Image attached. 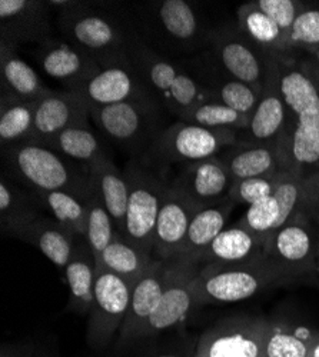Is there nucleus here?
I'll list each match as a JSON object with an SVG mask.
<instances>
[{"label":"nucleus","mask_w":319,"mask_h":357,"mask_svg":"<svg viewBox=\"0 0 319 357\" xmlns=\"http://www.w3.org/2000/svg\"><path fill=\"white\" fill-rule=\"evenodd\" d=\"M209 43L225 75L249 84L259 95L264 93L272 77L276 56L256 46L241 31L212 33Z\"/></svg>","instance_id":"nucleus-9"},{"label":"nucleus","mask_w":319,"mask_h":357,"mask_svg":"<svg viewBox=\"0 0 319 357\" xmlns=\"http://www.w3.org/2000/svg\"><path fill=\"white\" fill-rule=\"evenodd\" d=\"M47 147L86 170L101 159L107 158L101 139L91 129L89 123L65 129L49 143Z\"/></svg>","instance_id":"nucleus-31"},{"label":"nucleus","mask_w":319,"mask_h":357,"mask_svg":"<svg viewBox=\"0 0 319 357\" xmlns=\"http://www.w3.org/2000/svg\"><path fill=\"white\" fill-rule=\"evenodd\" d=\"M297 280L272 264L264 253L241 264H205L199 267L193 280L195 305L242 302L259 291Z\"/></svg>","instance_id":"nucleus-3"},{"label":"nucleus","mask_w":319,"mask_h":357,"mask_svg":"<svg viewBox=\"0 0 319 357\" xmlns=\"http://www.w3.org/2000/svg\"><path fill=\"white\" fill-rule=\"evenodd\" d=\"M152 357H193V354H184V353H162V354H156Z\"/></svg>","instance_id":"nucleus-46"},{"label":"nucleus","mask_w":319,"mask_h":357,"mask_svg":"<svg viewBox=\"0 0 319 357\" xmlns=\"http://www.w3.org/2000/svg\"><path fill=\"white\" fill-rule=\"evenodd\" d=\"M311 53H312V56H313V59H315V63L319 66V47L311 50Z\"/></svg>","instance_id":"nucleus-47"},{"label":"nucleus","mask_w":319,"mask_h":357,"mask_svg":"<svg viewBox=\"0 0 319 357\" xmlns=\"http://www.w3.org/2000/svg\"><path fill=\"white\" fill-rule=\"evenodd\" d=\"M286 47H304L313 50L319 47V9L302 8L288 35Z\"/></svg>","instance_id":"nucleus-41"},{"label":"nucleus","mask_w":319,"mask_h":357,"mask_svg":"<svg viewBox=\"0 0 319 357\" xmlns=\"http://www.w3.org/2000/svg\"><path fill=\"white\" fill-rule=\"evenodd\" d=\"M275 73L288 110L278 151L286 172L305 176L306 169L319 167V82L305 66L283 63L279 56Z\"/></svg>","instance_id":"nucleus-1"},{"label":"nucleus","mask_w":319,"mask_h":357,"mask_svg":"<svg viewBox=\"0 0 319 357\" xmlns=\"http://www.w3.org/2000/svg\"><path fill=\"white\" fill-rule=\"evenodd\" d=\"M159 105L158 100H136L89 107V119L110 142L136 149L156 132Z\"/></svg>","instance_id":"nucleus-10"},{"label":"nucleus","mask_w":319,"mask_h":357,"mask_svg":"<svg viewBox=\"0 0 319 357\" xmlns=\"http://www.w3.org/2000/svg\"><path fill=\"white\" fill-rule=\"evenodd\" d=\"M3 173L34 195L72 190L88 192V170L36 142L2 147Z\"/></svg>","instance_id":"nucleus-2"},{"label":"nucleus","mask_w":319,"mask_h":357,"mask_svg":"<svg viewBox=\"0 0 319 357\" xmlns=\"http://www.w3.org/2000/svg\"><path fill=\"white\" fill-rule=\"evenodd\" d=\"M238 223L265 243L268 237L282 226L278 200L274 196H269L248 206L246 212Z\"/></svg>","instance_id":"nucleus-40"},{"label":"nucleus","mask_w":319,"mask_h":357,"mask_svg":"<svg viewBox=\"0 0 319 357\" xmlns=\"http://www.w3.org/2000/svg\"><path fill=\"white\" fill-rule=\"evenodd\" d=\"M239 31L267 53L278 56L288 50L286 36L279 26L260 10L255 2L244 5L238 10Z\"/></svg>","instance_id":"nucleus-35"},{"label":"nucleus","mask_w":319,"mask_h":357,"mask_svg":"<svg viewBox=\"0 0 319 357\" xmlns=\"http://www.w3.org/2000/svg\"><path fill=\"white\" fill-rule=\"evenodd\" d=\"M76 93L89 107L136 100H158L136 72L132 61L101 69L84 82Z\"/></svg>","instance_id":"nucleus-14"},{"label":"nucleus","mask_w":319,"mask_h":357,"mask_svg":"<svg viewBox=\"0 0 319 357\" xmlns=\"http://www.w3.org/2000/svg\"><path fill=\"white\" fill-rule=\"evenodd\" d=\"M132 286L105 269H98L94 305L89 312L88 343L96 350L107 347L126 317Z\"/></svg>","instance_id":"nucleus-12"},{"label":"nucleus","mask_w":319,"mask_h":357,"mask_svg":"<svg viewBox=\"0 0 319 357\" xmlns=\"http://www.w3.org/2000/svg\"><path fill=\"white\" fill-rule=\"evenodd\" d=\"M186 123L198 125L209 129H225V130H242L248 128L249 117H245L222 103L208 100L200 103L191 110L184 121Z\"/></svg>","instance_id":"nucleus-39"},{"label":"nucleus","mask_w":319,"mask_h":357,"mask_svg":"<svg viewBox=\"0 0 319 357\" xmlns=\"http://www.w3.org/2000/svg\"><path fill=\"white\" fill-rule=\"evenodd\" d=\"M237 140L234 130L209 129L178 121L155 140L156 158L168 163L191 165L218 156L222 149Z\"/></svg>","instance_id":"nucleus-11"},{"label":"nucleus","mask_w":319,"mask_h":357,"mask_svg":"<svg viewBox=\"0 0 319 357\" xmlns=\"http://www.w3.org/2000/svg\"><path fill=\"white\" fill-rule=\"evenodd\" d=\"M17 239L36 248L57 269L65 272L73 252L76 234L53 218L40 215L23 229Z\"/></svg>","instance_id":"nucleus-25"},{"label":"nucleus","mask_w":319,"mask_h":357,"mask_svg":"<svg viewBox=\"0 0 319 357\" xmlns=\"http://www.w3.org/2000/svg\"><path fill=\"white\" fill-rule=\"evenodd\" d=\"M32 192L20 188L10 177L2 173L0 178V227L6 236L19 237L23 229L31 225L42 213L39 200L32 197Z\"/></svg>","instance_id":"nucleus-28"},{"label":"nucleus","mask_w":319,"mask_h":357,"mask_svg":"<svg viewBox=\"0 0 319 357\" xmlns=\"http://www.w3.org/2000/svg\"><path fill=\"white\" fill-rule=\"evenodd\" d=\"M35 196L39 203L50 212L54 220L73 231L76 236H86L89 190L84 193L72 190H53Z\"/></svg>","instance_id":"nucleus-33"},{"label":"nucleus","mask_w":319,"mask_h":357,"mask_svg":"<svg viewBox=\"0 0 319 357\" xmlns=\"http://www.w3.org/2000/svg\"><path fill=\"white\" fill-rule=\"evenodd\" d=\"M221 160L226 165L234 182L286 172L276 144H248L238 151L226 152Z\"/></svg>","instance_id":"nucleus-29"},{"label":"nucleus","mask_w":319,"mask_h":357,"mask_svg":"<svg viewBox=\"0 0 319 357\" xmlns=\"http://www.w3.org/2000/svg\"><path fill=\"white\" fill-rule=\"evenodd\" d=\"M16 357H32V356L24 354V353H22V351H19V350H17V356H16Z\"/></svg>","instance_id":"nucleus-48"},{"label":"nucleus","mask_w":319,"mask_h":357,"mask_svg":"<svg viewBox=\"0 0 319 357\" xmlns=\"http://www.w3.org/2000/svg\"><path fill=\"white\" fill-rule=\"evenodd\" d=\"M288 110L279 92L275 65L272 77L249 117L245 130L249 133V144H278L285 125Z\"/></svg>","instance_id":"nucleus-24"},{"label":"nucleus","mask_w":319,"mask_h":357,"mask_svg":"<svg viewBox=\"0 0 319 357\" xmlns=\"http://www.w3.org/2000/svg\"><path fill=\"white\" fill-rule=\"evenodd\" d=\"M124 173L129 185V199L122 236L133 246L154 255L155 227L170 185L139 163H129Z\"/></svg>","instance_id":"nucleus-6"},{"label":"nucleus","mask_w":319,"mask_h":357,"mask_svg":"<svg viewBox=\"0 0 319 357\" xmlns=\"http://www.w3.org/2000/svg\"><path fill=\"white\" fill-rule=\"evenodd\" d=\"M198 207L177 188L169 186L162 200L154 236V256L172 259L181 256L191 222Z\"/></svg>","instance_id":"nucleus-19"},{"label":"nucleus","mask_w":319,"mask_h":357,"mask_svg":"<svg viewBox=\"0 0 319 357\" xmlns=\"http://www.w3.org/2000/svg\"><path fill=\"white\" fill-rule=\"evenodd\" d=\"M88 176L112 216L116 230L122 234L129 199V185L125 173L116 167L107 156L92 165L88 169Z\"/></svg>","instance_id":"nucleus-27"},{"label":"nucleus","mask_w":319,"mask_h":357,"mask_svg":"<svg viewBox=\"0 0 319 357\" xmlns=\"http://www.w3.org/2000/svg\"><path fill=\"white\" fill-rule=\"evenodd\" d=\"M156 257L152 253L144 252L116 233L109 246L102 253L98 269H105L128 282L132 287L144 275Z\"/></svg>","instance_id":"nucleus-30"},{"label":"nucleus","mask_w":319,"mask_h":357,"mask_svg":"<svg viewBox=\"0 0 319 357\" xmlns=\"http://www.w3.org/2000/svg\"><path fill=\"white\" fill-rule=\"evenodd\" d=\"M309 357H319V332L316 333V336H315V339H313Z\"/></svg>","instance_id":"nucleus-45"},{"label":"nucleus","mask_w":319,"mask_h":357,"mask_svg":"<svg viewBox=\"0 0 319 357\" xmlns=\"http://www.w3.org/2000/svg\"><path fill=\"white\" fill-rule=\"evenodd\" d=\"M271 320L238 314L219 320L200 335L193 357H265Z\"/></svg>","instance_id":"nucleus-7"},{"label":"nucleus","mask_w":319,"mask_h":357,"mask_svg":"<svg viewBox=\"0 0 319 357\" xmlns=\"http://www.w3.org/2000/svg\"><path fill=\"white\" fill-rule=\"evenodd\" d=\"M234 207L235 203L228 199L219 204L198 209L191 222L181 256L196 260L202 252L209 248L218 234L226 229L228 218Z\"/></svg>","instance_id":"nucleus-32"},{"label":"nucleus","mask_w":319,"mask_h":357,"mask_svg":"<svg viewBox=\"0 0 319 357\" xmlns=\"http://www.w3.org/2000/svg\"><path fill=\"white\" fill-rule=\"evenodd\" d=\"M199 267V261L186 256L172 259V271L166 289L155 312L144 326L142 339L152 337L178 326L188 317L191 310L196 307L193 280Z\"/></svg>","instance_id":"nucleus-13"},{"label":"nucleus","mask_w":319,"mask_h":357,"mask_svg":"<svg viewBox=\"0 0 319 357\" xmlns=\"http://www.w3.org/2000/svg\"><path fill=\"white\" fill-rule=\"evenodd\" d=\"M154 15L161 33L182 49H192L200 39L209 40L196 9L185 0L158 2L154 5Z\"/></svg>","instance_id":"nucleus-23"},{"label":"nucleus","mask_w":319,"mask_h":357,"mask_svg":"<svg viewBox=\"0 0 319 357\" xmlns=\"http://www.w3.org/2000/svg\"><path fill=\"white\" fill-rule=\"evenodd\" d=\"M265 243L239 223L222 230L196 261L205 264H241L262 255Z\"/></svg>","instance_id":"nucleus-26"},{"label":"nucleus","mask_w":319,"mask_h":357,"mask_svg":"<svg viewBox=\"0 0 319 357\" xmlns=\"http://www.w3.org/2000/svg\"><path fill=\"white\" fill-rule=\"evenodd\" d=\"M16 49L15 46L0 42V73H2L0 96L38 103L50 93L52 89H49L38 72L17 54Z\"/></svg>","instance_id":"nucleus-22"},{"label":"nucleus","mask_w":319,"mask_h":357,"mask_svg":"<svg viewBox=\"0 0 319 357\" xmlns=\"http://www.w3.org/2000/svg\"><path fill=\"white\" fill-rule=\"evenodd\" d=\"M313 220H315V227H316V261H318V272H319V200L313 209Z\"/></svg>","instance_id":"nucleus-44"},{"label":"nucleus","mask_w":319,"mask_h":357,"mask_svg":"<svg viewBox=\"0 0 319 357\" xmlns=\"http://www.w3.org/2000/svg\"><path fill=\"white\" fill-rule=\"evenodd\" d=\"M198 80L205 86L209 100L222 103L245 117H251L260 99V95L253 87L235 79L229 77L222 82H215L212 79L204 77Z\"/></svg>","instance_id":"nucleus-37"},{"label":"nucleus","mask_w":319,"mask_h":357,"mask_svg":"<svg viewBox=\"0 0 319 357\" xmlns=\"http://www.w3.org/2000/svg\"><path fill=\"white\" fill-rule=\"evenodd\" d=\"M316 333L309 327L271 320L265 357H309Z\"/></svg>","instance_id":"nucleus-36"},{"label":"nucleus","mask_w":319,"mask_h":357,"mask_svg":"<svg viewBox=\"0 0 319 357\" xmlns=\"http://www.w3.org/2000/svg\"><path fill=\"white\" fill-rule=\"evenodd\" d=\"M35 112V102L0 96V144L2 147L32 142Z\"/></svg>","instance_id":"nucleus-34"},{"label":"nucleus","mask_w":319,"mask_h":357,"mask_svg":"<svg viewBox=\"0 0 319 357\" xmlns=\"http://www.w3.org/2000/svg\"><path fill=\"white\" fill-rule=\"evenodd\" d=\"M89 123V106L72 91H50L36 103L32 142L49 143L68 128Z\"/></svg>","instance_id":"nucleus-20"},{"label":"nucleus","mask_w":319,"mask_h":357,"mask_svg":"<svg viewBox=\"0 0 319 357\" xmlns=\"http://www.w3.org/2000/svg\"><path fill=\"white\" fill-rule=\"evenodd\" d=\"M98 263L84 236H76L73 252L65 271L69 289V310L77 314H89L96 284Z\"/></svg>","instance_id":"nucleus-21"},{"label":"nucleus","mask_w":319,"mask_h":357,"mask_svg":"<svg viewBox=\"0 0 319 357\" xmlns=\"http://www.w3.org/2000/svg\"><path fill=\"white\" fill-rule=\"evenodd\" d=\"M118 230H116L114 222L109 215L103 200L91 185L88 196V229H86L84 237L96 257V263Z\"/></svg>","instance_id":"nucleus-38"},{"label":"nucleus","mask_w":319,"mask_h":357,"mask_svg":"<svg viewBox=\"0 0 319 357\" xmlns=\"http://www.w3.org/2000/svg\"><path fill=\"white\" fill-rule=\"evenodd\" d=\"M59 9V29L64 39L83 52L101 68L131 61L132 35L112 16L89 9L80 2H49Z\"/></svg>","instance_id":"nucleus-4"},{"label":"nucleus","mask_w":319,"mask_h":357,"mask_svg":"<svg viewBox=\"0 0 319 357\" xmlns=\"http://www.w3.org/2000/svg\"><path fill=\"white\" fill-rule=\"evenodd\" d=\"M172 259H155L149 269L133 286L128 313L119 331V349L142 339L144 326L155 312L166 289L172 271Z\"/></svg>","instance_id":"nucleus-15"},{"label":"nucleus","mask_w":319,"mask_h":357,"mask_svg":"<svg viewBox=\"0 0 319 357\" xmlns=\"http://www.w3.org/2000/svg\"><path fill=\"white\" fill-rule=\"evenodd\" d=\"M49 2L39 0H2L0 2V42L17 47L52 36Z\"/></svg>","instance_id":"nucleus-16"},{"label":"nucleus","mask_w":319,"mask_h":357,"mask_svg":"<svg viewBox=\"0 0 319 357\" xmlns=\"http://www.w3.org/2000/svg\"><path fill=\"white\" fill-rule=\"evenodd\" d=\"M35 59L45 75L65 86V91L76 92L101 68L77 47L65 39L50 38L36 46Z\"/></svg>","instance_id":"nucleus-17"},{"label":"nucleus","mask_w":319,"mask_h":357,"mask_svg":"<svg viewBox=\"0 0 319 357\" xmlns=\"http://www.w3.org/2000/svg\"><path fill=\"white\" fill-rule=\"evenodd\" d=\"M232 185H234V178L219 156L184 166L177 181L172 183V186L182 192L198 209L228 200Z\"/></svg>","instance_id":"nucleus-18"},{"label":"nucleus","mask_w":319,"mask_h":357,"mask_svg":"<svg viewBox=\"0 0 319 357\" xmlns=\"http://www.w3.org/2000/svg\"><path fill=\"white\" fill-rule=\"evenodd\" d=\"M282 173H278L274 176H264V177H251V178H244V181L234 182L228 199L235 204L244 203L248 206L262 199H267L272 196L275 185Z\"/></svg>","instance_id":"nucleus-42"},{"label":"nucleus","mask_w":319,"mask_h":357,"mask_svg":"<svg viewBox=\"0 0 319 357\" xmlns=\"http://www.w3.org/2000/svg\"><path fill=\"white\" fill-rule=\"evenodd\" d=\"M255 5L279 26L286 36V40L295 19L304 8L302 3L294 2V0H258Z\"/></svg>","instance_id":"nucleus-43"},{"label":"nucleus","mask_w":319,"mask_h":357,"mask_svg":"<svg viewBox=\"0 0 319 357\" xmlns=\"http://www.w3.org/2000/svg\"><path fill=\"white\" fill-rule=\"evenodd\" d=\"M129 57L151 93L179 121H184L196 106L209 100L205 86L192 72L170 62L136 36H132Z\"/></svg>","instance_id":"nucleus-5"},{"label":"nucleus","mask_w":319,"mask_h":357,"mask_svg":"<svg viewBox=\"0 0 319 357\" xmlns=\"http://www.w3.org/2000/svg\"><path fill=\"white\" fill-rule=\"evenodd\" d=\"M316 246L313 213L299 212L268 237L262 253L281 271L302 279L318 273Z\"/></svg>","instance_id":"nucleus-8"}]
</instances>
